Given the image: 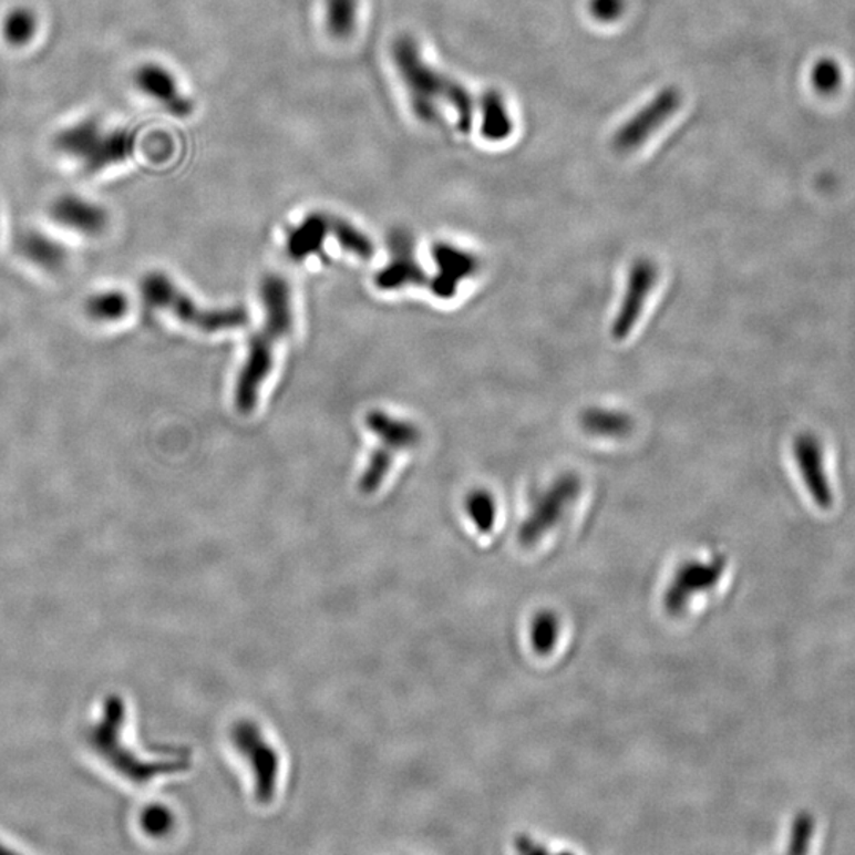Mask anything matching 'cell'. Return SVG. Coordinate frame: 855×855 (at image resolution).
<instances>
[{"instance_id":"d6986e66","label":"cell","mask_w":855,"mask_h":855,"mask_svg":"<svg viewBox=\"0 0 855 855\" xmlns=\"http://www.w3.org/2000/svg\"><path fill=\"white\" fill-rule=\"evenodd\" d=\"M580 425L596 437H622L632 431V416L618 409L589 408L580 415Z\"/></svg>"},{"instance_id":"cb8c5ba5","label":"cell","mask_w":855,"mask_h":855,"mask_svg":"<svg viewBox=\"0 0 855 855\" xmlns=\"http://www.w3.org/2000/svg\"><path fill=\"white\" fill-rule=\"evenodd\" d=\"M37 20L28 9H14L3 20V39L12 47H24L35 35Z\"/></svg>"},{"instance_id":"6da1fadb","label":"cell","mask_w":855,"mask_h":855,"mask_svg":"<svg viewBox=\"0 0 855 855\" xmlns=\"http://www.w3.org/2000/svg\"><path fill=\"white\" fill-rule=\"evenodd\" d=\"M392 61L416 117L423 123H437L444 105L455 113L462 134L473 128L478 110L473 94L460 81L428 64L414 39L404 35L394 40Z\"/></svg>"},{"instance_id":"83f0119b","label":"cell","mask_w":855,"mask_h":855,"mask_svg":"<svg viewBox=\"0 0 855 855\" xmlns=\"http://www.w3.org/2000/svg\"><path fill=\"white\" fill-rule=\"evenodd\" d=\"M814 833V820L810 814L802 813L797 816L792 827L791 847L789 853L803 854L808 851L811 838Z\"/></svg>"},{"instance_id":"8992f818","label":"cell","mask_w":855,"mask_h":855,"mask_svg":"<svg viewBox=\"0 0 855 855\" xmlns=\"http://www.w3.org/2000/svg\"><path fill=\"white\" fill-rule=\"evenodd\" d=\"M231 740L235 748L248 762L256 781L257 802L270 803L278 792L279 776H281V755L272 746L259 725L250 721H241L235 724L231 731Z\"/></svg>"},{"instance_id":"4316f807","label":"cell","mask_w":855,"mask_h":855,"mask_svg":"<svg viewBox=\"0 0 855 855\" xmlns=\"http://www.w3.org/2000/svg\"><path fill=\"white\" fill-rule=\"evenodd\" d=\"M175 825V817L167 806L151 805L142 814L143 831L154 838L168 835Z\"/></svg>"},{"instance_id":"7c38bea8","label":"cell","mask_w":855,"mask_h":855,"mask_svg":"<svg viewBox=\"0 0 855 855\" xmlns=\"http://www.w3.org/2000/svg\"><path fill=\"white\" fill-rule=\"evenodd\" d=\"M135 86L147 97L164 106L172 116L187 117L194 110V103L181 91L175 75L164 65L147 62L136 69Z\"/></svg>"},{"instance_id":"8fae6325","label":"cell","mask_w":855,"mask_h":855,"mask_svg":"<svg viewBox=\"0 0 855 855\" xmlns=\"http://www.w3.org/2000/svg\"><path fill=\"white\" fill-rule=\"evenodd\" d=\"M431 254L436 264V275L431 278L430 289L442 300H451L455 297L460 284L473 278L481 267L473 253L451 243H436Z\"/></svg>"},{"instance_id":"44dd1931","label":"cell","mask_w":855,"mask_h":855,"mask_svg":"<svg viewBox=\"0 0 855 855\" xmlns=\"http://www.w3.org/2000/svg\"><path fill=\"white\" fill-rule=\"evenodd\" d=\"M359 0H323V24L328 35L337 40L349 39L359 23Z\"/></svg>"},{"instance_id":"484cf974","label":"cell","mask_w":855,"mask_h":855,"mask_svg":"<svg viewBox=\"0 0 855 855\" xmlns=\"http://www.w3.org/2000/svg\"><path fill=\"white\" fill-rule=\"evenodd\" d=\"M811 81H813L814 90L821 92V94H833L842 86V68L832 59H822V61L814 65Z\"/></svg>"},{"instance_id":"2e32d148","label":"cell","mask_w":855,"mask_h":855,"mask_svg":"<svg viewBox=\"0 0 855 855\" xmlns=\"http://www.w3.org/2000/svg\"><path fill=\"white\" fill-rule=\"evenodd\" d=\"M364 423L382 442L383 447L392 449L396 453L419 444L420 430L408 420L398 419L383 411H371Z\"/></svg>"},{"instance_id":"e0dca14e","label":"cell","mask_w":855,"mask_h":855,"mask_svg":"<svg viewBox=\"0 0 855 855\" xmlns=\"http://www.w3.org/2000/svg\"><path fill=\"white\" fill-rule=\"evenodd\" d=\"M330 237V216L312 213L301 220L300 226L290 231L287 238V253L293 260L308 259L322 249L323 243Z\"/></svg>"},{"instance_id":"f1b7e54d","label":"cell","mask_w":855,"mask_h":855,"mask_svg":"<svg viewBox=\"0 0 855 855\" xmlns=\"http://www.w3.org/2000/svg\"><path fill=\"white\" fill-rule=\"evenodd\" d=\"M588 9L600 23H615L626 12V0H589Z\"/></svg>"},{"instance_id":"9c48e42d","label":"cell","mask_w":855,"mask_h":855,"mask_svg":"<svg viewBox=\"0 0 855 855\" xmlns=\"http://www.w3.org/2000/svg\"><path fill=\"white\" fill-rule=\"evenodd\" d=\"M658 276V267L653 260L639 259L630 265L625 293L611 322V337L615 341H625L637 327L648 298L653 293Z\"/></svg>"},{"instance_id":"ffe728a7","label":"cell","mask_w":855,"mask_h":855,"mask_svg":"<svg viewBox=\"0 0 855 855\" xmlns=\"http://www.w3.org/2000/svg\"><path fill=\"white\" fill-rule=\"evenodd\" d=\"M131 311V298L120 289L99 290L84 301V315L94 322L112 323Z\"/></svg>"},{"instance_id":"7402d4cb","label":"cell","mask_w":855,"mask_h":855,"mask_svg":"<svg viewBox=\"0 0 855 855\" xmlns=\"http://www.w3.org/2000/svg\"><path fill=\"white\" fill-rule=\"evenodd\" d=\"M330 237L337 239L338 245L346 253L360 257L361 260L371 259L374 256V243L359 227L353 226L348 219L330 216Z\"/></svg>"},{"instance_id":"277c9868","label":"cell","mask_w":855,"mask_h":855,"mask_svg":"<svg viewBox=\"0 0 855 855\" xmlns=\"http://www.w3.org/2000/svg\"><path fill=\"white\" fill-rule=\"evenodd\" d=\"M143 300L151 308L168 312L181 322L203 333L238 330L248 326V312L241 308H205L189 297L168 275L150 271L140 282Z\"/></svg>"},{"instance_id":"3957f363","label":"cell","mask_w":855,"mask_h":855,"mask_svg":"<svg viewBox=\"0 0 855 855\" xmlns=\"http://www.w3.org/2000/svg\"><path fill=\"white\" fill-rule=\"evenodd\" d=\"M124 700L116 694L110 696L103 705L101 720L92 728L90 743L92 750L125 780L143 786L157 776L173 775L189 769L190 759L187 753H173L172 758L158 761L140 758L124 743Z\"/></svg>"},{"instance_id":"ac0fdd59","label":"cell","mask_w":855,"mask_h":855,"mask_svg":"<svg viewBox=\"0 0 855 855\" xmlns=\"http://www.w3.org/2000/svg\"><path fill=\"white\" fill-rule=\"evenodd\" d=\"M478 113L482 121L481 134L488 142H504L514 132V121L501 92L486 91L478 102Z\"/></svg>"},{"instance_id":"603a6c76","label":"cell","mask_w":855,"mask_h":855,"mask_svg":"<svg viewBox=\"0 0 855 855\" xmlns=\"http://www.w3.org/2000/svg\"><path fill=\"white\" fill-rule=\"evenodd\" d=\"M396 452L389 447H378L371 453L367 467L360 477V490L364 495H372L381 488L385 482L387 475L393 466V460Z\"/></svg>"},{"instance_id":"5b68a950","label":"cell","mask_w":855,"mask_h":855,"mask_svg":"<svg viewBox=\"0 0 855 855\" xmlns=\"http://www.w3.org/2000/svg\"><path fill=\"white\" fill-rule=\"evenodd\" d=\"M59 153L75 158L90 175L127 161L134 154L135 135L125 128L106 131L95 120H84L59 132L54 138Z\"/></svg>"},{"instance_id":"f546056e","label":"cell","mask_w":855,"mask_h":855,"mask_svg":"<svg viewBox=\"0 0 855 855\" xmlns=\"http://www.w3.org/2000/svg\"><path fill=\"white\" fill-rule=\"evenodd\" d=\"M536 628L534 639L537 640V643H539L542 648L547 650V648L550 647L552 633H555V626L552 625V619L548 617L542 618L540 621L537 622Z\"/></svg>"},{"instance_id":"30bf717a","label":"cell","mask_w":855,"mask_h":855,"mask_svg":"<svg viewBox=\"0 0 855 855\" xmlns=\"http://www.w3.org/2000/svg\"><path fill=\"white\" fill-rule=\"evenodd\" d=\"M389 264L375 275L378 289L400 290L426 282V272L415 259L414 238L409 231H392L389 237Z\"/></svg>"},{"instance_id":"7a4b0ae2","label":"cell","mask_w":855,"mask_h":855,"mask_svg":"<svg viewBox=\"0 0 855 855\" xmlns=\"http://www.w3.org/2000/svg\"><path fill=\"white\" fill-rule=\"evenodd\" d=\"M264 320L250 338L245 363L235 383V405L248 415L259 403L260 390L270 378L276 344L289 337L293 328L292 292L281 275H268L260 286Z\"/></svg>"},{"instance_id":"9a60e30c","label":"cell","mask_w":855,"mask_h":855,"mask_svg":"<svg viewBox=\"0 0 855 855\" xmlns=\"http://www.w3.org/2000/svg\"><path fill=\"white\" fill-rule=\"evenodd\" d=\"M14 249L29 264L48 272L61 271L69 259L65 246L39 230H25L18 235Z\"/></svg>"},{"instance_id":"ba28073f","label":"cell","mask_w":855,"mask_h":855,"mask_svg":"<svg viewBox=\"0 0 855 855\" xmlns=\"http://www.w3.org/2000/svg\"><path fill=\"white\" fill-rule=\"evenodd\" d=\"M681 92L677 87H665L639 112L630 116L615 132L614 146L619 153H632L650 140L680 110Z\"/></svg>"},{"instance_id":"5bb4252c","label":"cell","mask_w":855,"mask_h":855,"mask_svg":"<svg viewBox=\"0 0 855 855\" xmlns=\"http://www.w3.org/2000/svg\"><path fill=\"white\" fill-rule=\"evenodd\" d=\"M794 456L803 482L813 496L814 503L822 508L832 506L833 496L827 474H825L822 449L816 436L810 433L800 434L794 441Z\"/></svg>"},{"instance_id":"52a82bcc","label":"cell","mask_w":855,"mask_h":855,"mask_svg":"<svg viewBox=\"0 0 855 855\" xmlns=\"http://www.w3.org/2000/svg\"><path fill=\"white\" fill-rule=\"evenodd\" d=\"M581 482L575 474L559 475L534 501L528 518L519 529V539L534 544L540 536L555 528L556 523L566 514L567 507L577 499Z\"/></svg>"},{"instance_id":"4fadbf2b","label":"cell","mask_w":855,"mask_h":855,"mask_svg":"<svg viewBox=\"0 0 855 855\" xmlns=\"http://www.w3.org/2000/svg\"><path fill=\"white\" fill-rule=\"evenodd\" d=\"M50 216L58 226L84 237H97L109 226V213L99 203L75 194H64L51 203Z\"/></svg>"},{"instance_id":"d4e9b609","label":"cell","mask_w":855,"mask_h":855,"mask_svg":"<svg viewBox=\"0 0 855 855\" xmlns=\"http://www.w3.org/2000/svg\"><path fill=\"white\" fill-rule=\"evenodd\" d=\"M466 512L481 533H490L496 523V501L486 490H474L466 497Z\"/></svg>"},{"instance_id":"4dcf8cb0","label":"cell","mask_w":855,"mask_h":855,"mask_svg":"<svg viewBox=\"0 0 855 855\" xmlns=\"http://www.w3.org/2000/svg\"><path fill=\"white\" fill-rule=\"evenodd\" d=\"M7 851L9 849H7V847H3L2 844H0V853H7Z\"/></svg>"}]
</instances>
